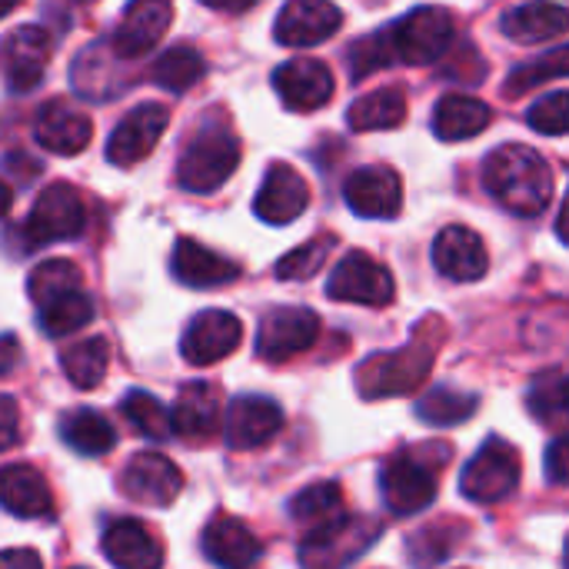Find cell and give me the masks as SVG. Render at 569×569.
<instances>
[{
	"label": "cell",
	"instance_id": "cell-4",
	"mask_svg": "<svg viewBox=\"0 0 569 569\" xmlns=\"http://www.w3.org/2000/svg\"><path fill=\"white\" fill-rule=\"evenodd\" d=\"M240 163V140L227 123H207L197 130L180 160H177V183L190 193H213L220 183L233 177Z\"/></svg>",
	"mask_w": 569,
	"mask_h": 569
},
{
	"label": "cell",
	"instance_id": "cell-5",
	"mask_svg": "<svg viewBox=\"0 0 569 569\" xmlns=\"http://www.w3.org/2000/svg\"><path fill=\"white\" fill-rule=\"evenodd\" d=\"M380 533H383V527L377 520L340 513L337 520L313 527L303 537L300 563H307V567H350L353 560H360L377 543Z\"/></svg>",
	"mask_w": 569,
	"mask_h": 569
},
{
	"label": "cell",
	"instance_id": "cell-31",
	"mask_svg": "<svg viewBox=\"0 0 569 569\" xmlns=\"http://www.w3.org/2000/svg\"><path fill=\"white\" fill-rule=\"evenodd\" d=\"M37 317H40V330L50 340H60L93 320V300L83 293V287H73V290H63V293L37 303Z\"/></svg>",
	"mask_w": 569,
	"mask_h": 569
},
{
	"label": "cell",
	"instance_id": "cell-16",
	"mask_svg": "<svg viewBox=\"0 0 569 569\" xmlns=\"http://www.w3.org/2000/svg\"><path fill=\"white\" fill-rule=\"evenodd\" d=\"M347 207L367 220H393L403 207L400 173L390 167H360L343 183Z\"/></svg>",
	"mask_w": 569,
	"mask_h": 569
},
{
	"label": "cell",
	"instance_id": "cell-50",
	"mask_svg": "<svg viewBox=\"0 0 569 569\" xmlns=\"http://www.w3.org/2000/svg\"><path fill=\"white\" fill-rule=\"evenodd\" d=\"M20 3H23V0H0V17H7V13H10V10H17Z\"/></svg>",
	"mask_w": 569,
	"mask_h": 569
},
{
	"label": "cell",
	"instance_id": "cell-10",
	"mask_svg": "<svg viewBox=\"0 0 569 569\" xmlns=\"http://www.w3.org/2000/svg\"><path fill=\"white\" fill-rule=\"evenodd\" d=\"M383 487V503L400 513V517H413L423 513L427 507H433L437 500V470L433 463L420 460L417 453H397L380 477Z\"/></svg>",
	"mask_w": 569,
	"mask_h": 569
},
{
	"label": "cell",
	"instance_id": "cell-23",
	"mask_svg": "<svg viewBox=\"0 0 569 569\" xmlns=\"http://www.w3.org/2000/svg\"><path fill=\"white\" fill-rule=\"evenodd\" d=\"M33 137H37V143L47 147L50 153L73 157V153H80V150L90 143L93 123H90L87 113L73 110L70 103H63V100H47V103L37 110Z\"/></svg>",
	"mask_w": 569,
	"mask_h": 569
},
{
	"label": "cell",
	"instance_id": "cell-19",
	"mask_svg": "<svg viewBox=\"0 0 569 569\" xmlns=\"http://www.w3.org/2000/svg\"><path fill=\"white\" fill-rule=\"evenodd\" d=\"M340 27L343 13L333 0H287L273 23V37L283 47H313L333 37Z\"/></svg>",
	"mask_w": 569,
	"mask_h": 569
},
{
	"label": "cell",
	"instance_id": "cell-14",
	"mask_svg": "<svg viewBox=\"0 0 569 569\" xmlns=\"http://www.w3.org/2000/svg\"><path fill=\"white\" fill-rule=\"evenodd\" d=\"M167 123H170V110L163 103H140V107H133L117 123V130L110 133V140H107V160L117 163V167L140 163L143 157L153 153V147L163 137Z\"/></svg>",
	"mask_w": 569,
	"mask_h": 569
},
{
	"label": "cell",
	"instance_id": "cell-44",
	"mask_svg": "<svg viewBox=\"0 0 569 569\" xmlns=\"http://www.w3.org/2000/svg\"><path fill=\"white\" fill-rule=\"evenodd\" d=\"M20 440V410L10 397L0 393V450L17 447Z\"/></svg>",
	"mask_w": 569,
	"mask_h": 569
},
{
	"label": "cell",
	"instance_id": "cell-8",
	"mask_svg": "<svg viewBox=\"0 0 569 569\" xmlns=\"http://www.w3.org/2000/svg\"><path fill=\"white\" fill-rule=\"evenodd\" d=\"M393 293L397 287H393L390 270L363 250L347 253L333 267L330 283H327V297L343 300V303H363V307H387L393 303Z\"/></svg>",
	"mask_w": 569,
	"mask_h": 569
},
{
	"label": "cell",
	"instance_id": "cell-17",
	"mask_svg": "<svg viewBox=\"0 0 569 569\" xmlns=\"http://www.w3.org/2000/svg\"><path fill=\"white\" fill-rule=\"evenodd\" d=\"M120 487H123V493L133 503H143V507H170L180 497V490H183V473L163 453H137L127 463V470L120 477Z\"/></svg>",
	"mask_w": 569,
	"mask_h": 569
},
{
	"label": "cell",
	"instance_id": "cell-32",
	"mask_svg": "<svg viewBox=\"0 0 569 569\" xmlns=\"http://www.w3.org/2000/svg\"><path fill=\"white\" fill-rule=\"evenodd\" d=\"M350 130L357 133H370V130H393L407 120V97L403 90L397 87H383V90H373L367 97H360L350 113Z\"/></svg>",
	"mask_w": 569,
	"mask_h": 569
},
{
	"label": "cell",
	"instance_id": "cell-1",
	"mask_svg": "<svg viewBox=\"0 0 569 569\" xmlns=\"http://www.w3.org/2000/svg\"><path fill=\"white\" fill-rule=\"evenodd\" d=\"M487 190L517 217H540L553 200L550 163L527 143H503L487 157Z\"/></svg>",
	"mask_w": 569,
	"mask_h": 569
},
{
	"label": "cell",
	"instance_id": "cell-29",
	"mask_svg": "<svg viewBox=\"0 0 569 569\" xmlns=\"http://www.w3.org/2000/svg\"><path fill=\"white\" fill-rule=\"evenodd\" d=\"M490 123H493L490 103H483L477 97H467V93H447L433 110V133L443 143L470 140V137L483 133Z\"/></svg>",
	"mask_w": 569,
	"mask_h": 569
},
{
	"label": "cell",
	"instance_id": "cell-22",
	"mask_svg": "<svg viewBox=\"0 0 569 569\" xmlns=\"http://www.w3.org/2000/svg\"><path fill=\"white\" fill-rule=\"evenodd\" d=\"M223 417V393L217 383L210 380H193L183 383L177 393V403L170 410L173 420V433H180L183 440H210L220 427Z\"/></svg>",
	"mask_w": 569,
	"mask_h": 569
},
{
	"label": "cell",
	"instance_id": "cell-40",
	"mask_svg": "<svg viewBox=\"0 0 569 569\" xmlns=\"http://www.w3.org/2000/svg\"><path fill=\"white\" fill-rule=\"evenodd\" d=\"M123 417L150 440H170L173 433V420H170V410L147 390H130L120 403Z\"/></svg>",
	"mask_w": 569,
	"mask_h": 569
},
{
	"label": "cell",
	"instance_id": "cell-7",
	"mask_svg": "<svg viewBox=\"0 0 569 569\" xmlns=\"http://www.w3.org/2000/svg\"><path fill=\"white\" fill-rule=\"evenodd\" d=\"M83 227H87V210H83L77 187L50 183L47 190L37 193L30 217L23 223V237H27V243L43 247V243H57V240H73L83 233Z\"/></svg>",
	"mask_w": 569,
	"mask_h": 569
},
{
	"label": "cell",
	"instance_id": "cell-49",
	"mask_svg": "<svg viewBox=\"0 0 569 569\" xmlns=\"http://www.w3.org/2000/svg\"><path fill=\"white\" fill-rule=\"evenodd\" d=\"M10 207H13V193H10V187H7V183L0 180V220H3L7 213H10Z\"/></svg>",
	"mask_w": 569,
	"mask_h": 569
},
{
	"label": "cell",
	"instance_id": "cell-27",
	"mask_svg": "<svg viewBox=\"0 0 569 569\" xmlns=\"http://www.w3.org/2000/svg\"><path fill=\"white\" fill-rule=\"evenodd\" d=\"M100 550L113 567L123 569H153L163 563V550L157 537L137 520H113L103 530Z\"/></svg>",
	"mask_w": 569,
	"mask_h": 569
},
{
	"label": "cell",
	"instance_id": "cell-26",
	"mask_svg": "<svg viewBox=\"0 0 569 569\" xmlns=\"http://www.w3.org/2000/svg\"><path fill=\"white\" fill-rule=\"evenodd\" d=\"M203 557L217 567L240 569L263 557V543L257 540L250 527L220 513L203 527Z\"/></svg>",
	"mask_w": 569,
	"mask_h": 569
},
{
	"label": "cell",
	"instance_id": "cell-11",
	"mask_svg": "<svg viewBox=\"0 0 569 569\" xmlns=\"http://www.w3.org/2000/svg\"><path fill=\"white\" fill-rule=\"evenodd\" d=\"M50 53H53V37L43 27H33V23L17 27L0 43V73H3V83L13 93L33 90L43 80V73H47Z\"/></svg>",
	"mask_w": 569,
	"mask_h": 569
},
{
	"label": "cell",
	"instance_id": "cell-13",
	"mask_svg": "<svg viewBox=\"0 0 569 569\" xmlns=\"http://www.w3.org/2000/svg\"><path fill=\"white\" fill-rule=\"evenodd\" d=\"M243 340V323L227 310H203L197 313L180 340V353L193 367H210L227 360Z\"/></svg>",
	"mask_w": 569,
	"mask_h": 569
},
{
	"label": "cell",
	"instance_id": "cell-30",
	"mask_svg": "<svg viewBox=\"0 0 569 569\" xmlns=\"http://www.w3.org/2000/svg\"><path fill=\"white\" fill-rule=\"evenodd\" d=\"M60 437L80 457H103L117 443L110 420L97 410H87V407H77L60 420Z\"/></svg>",
	"mask_w": 569,
	"mask_h": 569
},
{
	"label": "cell",
	"instance_id": "cell-36",
	"mask_svg": "<svg viewBox=\"0 0 569 569\" xmlns=\"http://www.w3.org/2000/svg\"><path fill=\"white\" fill-rule=\"evenodd\" d=\"M480 407L477 393H463L453 387H433L427 397H420L417 403V417L430 427H457L463 420H470Z\"/></svg>",
	"mask_w": 569,
	"mask_h": 569
},
{
	"label": "cell",
	"instance_id": "cell-39",
	"mask_svg": "<svg viewBox=\"0 0 569 569\" xmlns=\"http://www.w3.org/2000/svg\"><path fill=\"white\" fill-rule=\"evenodd\" d=\"M567 43H557L547 57H540V60H530V63H520L510 77H507V83H503V97H523L527 90H537L540 83H547V80H563L567 77Z\"/></svg>",
	"mask_w": 569,
	"mask_h": 569
},
{
	"label": "cell",
	"instance_id": "cell-45",
	"mask_svg": "<svg viewBox=\"0 0 569 569\" xmlns=\"http://www.w3.org/2000/svg\"><path fill=\"white\" fill-rule=\"evenodd\" d=\"M567 437L560 433L553 443H550V450H547V473H550V483L553 487H567L569 480V470H567Z\"/></svg>",
	"mask_w": 569,
	"mask_h": 569
},
{
	"label": "cell",
	"instance_id": "cell-28",
	"mask_svg": "<svg viewBox=\"0 0 569 569\" xmlns=\"http://www.w3.org/2000/svg\"><path fill=\"white\" fill-rule=\"evenodd\" d=\"M567 10L557 0H530L503 13L500 27L517 43H543L560 40L567 33Z\"/></svg>",
	"mask_w": 569,
	"mask_h": 569
},
{
	"label": "cell",
	"instance_id": "cell-47",
	"mask_svg": "<svg viewBox=\"0 0 569 569\" xmlns=\"http://www.w3.org/2000/svg\"><path fill=\"white\" fill-rule=\"evenodd\" d=\"M40 563H43V560H40V553H33V550H7V553H0V567L37 569Z\"/></svg>",
	"mask_w": 569,
	"mask_h": 569
},
{
	"label": "cell",
	"instance_id": "cell-3",
	"mask_svg": "<svg viewBox=\"0 0 569 569\" xmlns=\"http://www.w3.org/2000/svg\"><path fill=\"white\" fill-rule=\"evenodd\" d=\"M453 17L443 7H417L387 30L373 33L370 43L377 50L380 67H390L393 60L410 63V67H427L437 63L450 43H453Z\"/></svg>",
	"mask_w": 569,
	"mask_h": 569
},
{
	"label": "cell",
	"instance_id": "cell-33",
	"mask_svg": "<svg viewBox=\"0 0 569 569\" xmlns=\"http://www.w3.org/2000/svg\"><path fill=\"white\" fill-rule=\"evenodd\" d=\"M67 380L77 387V390H93L103 383L107 377V367H110V347L103 337H90V340H80L73 343L63 360H60Z\"/></svg>",
	"mask_w": 569,
	"mask_h": 569
},
{
	"label": "cell",
	"instance_id": "cell-2",
	"mask_svg": "<svg viewBox=\"0 0 569 569\" xmlns=\"http://www.w3.org/2000/svg\"><path fill=\"white\" fill-rule=\"evenodd\" d=\"M447 330L440 317H427L413 340L400 350L390 353H373L360 370H357V387L367 400H383V397H403L417 390L437 360V347L443 343Z\"/></svg>",
	"mask_w": 569,
	"mask_h": 569
},
{
	"label": "cell",
	"instance_id": "cell-15",
	"mask_svg": "<svg viewBox=\"0 0 569 569\" xmlns=\"http://www.w3.org/2000/svg\"><path fill=\"white\" fill-rule=\"evenodd\" d=\"M273 87L283 100L287 110L297 113H313L330 103L333 97V73L323 60L313 57H297L287 60L273 70Z\"/></svg>",
	"mask_w": 569,
	"mask_h": 569
},
{
	"label": "cell",
	"instance_id": "cell-24",
	"mask_svg": "<svg viewBox=\"0 0 569 569\" xmlns=\"http://www.w3.org/2000/svg\"><path fill=\"white\" fill-rule=\"evenodd\" d=\"M0 507L20 520H43L53 513V493L40 470L30 463H10L0 470Z\"/></svg>",
	"mask_w": 569,
	"mask_h": 569
},
{
	"label": "cell",
	"instance_id": "cell-12",
	"mask_svg": "<svg viewBox=\"0 0 569 569\" xmlns=\"http://www.w3.org/2000/svg\"><path fill=\"white\" fill-rule=\"evenodd\" d=\"M220 420H223V440L230 450H257L283 430L280 403L260 393H243L230 400Z\"/></svg>",
	"mask_w": 569,
	"mask_h": 569
},
{
	"label": "cell",
	"instance_id": "cell-34",
	"mask_svg": "<svg viewBox=\"0 0 569 569\" xmlns=\"http://www.w3.org/2000/svg\"><path fill=\"white\" fill-rule=\"evenodd\" d=\"M203 73H207V60L193 47H170L150 67V80L173 93H187L197 80H203Z\"/></svg>",
	"mask_w": 569,
	"mask_h": 569
},
{
	"label": "cell",
	"instance_id": "cell-43",
	"mask_svg": "<svg viewBox=\"0 0 569 569\" xmlns=\"http://www.w3.org/2000/svg\"><path fill=\"white\" fill-rule=\"evenodd\" d=\"M527 123L537 133H550V137H563L569 130V107L567 90H553L543 100H537L527 113Z\"/></svg>",
	"mask_w": 569,
	"mask_h": 569
},
{
	"label": "cell",
	"instance_id": "cell-25",
	"mask_svg": "<svg viewBox=\"0 0 569 569\" xmlns=\"http://www.w3.org/2000/svg\"><path fill=\"white\" fill-rule=\"evenodd\" d=\"M173 277L183 283V287H197V290H213V287H223V283H233L240 280V263L213 253L210 247L190 240V237H180L173 243Z\"/></svg>",
	"mask_w": 569,
	"mask_h": 569
},
{
	"label": "cell",
	"instance_id": "cell-6",
	"mask_svg": "<svg viewBox=\"0 0 569 569\" xmlns=\"http://www.w3.org/2000/svg\"><path fill=\"white\" fill-rule=\"evenodd\" d=\"M520 473H523V467H520L517 447H510L500 437H490L480 447V453L467 463V470L460 477V490L470 503L490 507V503L507 500L517 490Z\"/></svg>",
	"mask_w": 569,
	"mask_h": 569
},
{
	"label": "cell",
	"instance_id": "cell-21",
	"mask_svg": "<svg viewBox=\"0 0 569 569\" xmlns=\"http://www.w3.org/2000/svg\"><path fill=\"white\" fill-rule=\"evenodd\" d=\"M307 203H310V187L300 177V170H293L290 163H273L257 190L253 210L263 223L287 227L307 210Z\"/></svg>",
	"mask_w": 569,
	"mask_h": 569
},
{
	"label": "cell",
	"instance_id": "cell-18",
	"mask_svg": "<svg viewBox=\"0 0 569 569\" xmlns=\"http://www.w3.org/2000/svg\"><path fill=\"white\" fill-rule=\"evenodd\" d=\"M170 23H173L170 0H130L120 27L110 37V50L117 53V60H137L150 47H157V40L170 30Z\"/></svg>",
	"mask_w": 569,
	"mask_h": 569
},
{
	"label": "cell",
	"instance_id": "cell-42",
	"mask_svg": "<svg viewBox=\"0 0 569 569\" xmlns=\"http://www.w3.org/2000/svg\"><path fill=\"white\" fill-rule=\"evenodd\" d=\"M333 247V237H313L307 243H300L297 250H290L287 257L277 260V280H310L313 273H320V267L327 263Z\"/></svg>",
	"mask_w": 569,
	"mask_h": 569
},
{
	"label": "cell",
	"instance_id": "cell-35",
	"mask_svg": "<svg viewBox=\"0 0 569 569\" xmlns=\"http://www.w3.org/2000/svg\"><path fill=\"white\" fill-rule=\"evenodd\" d=\"M117 53L110 50V60L103 57V47L83 50L73 63V90L87 100H110L120 93V80L113 77Z\"/></svg>",
	"mask_w": 569,
	"mask_h": 569
},
{
	"label": "cell",
	"instance_id": "cell-48",
	"mask_svg": "<svg viewBox=\"0 0 569 569\" xmlns=\"http://www.w3.org/2000/svg\"><path fill=\"white\" fill-rule=\"evenodd\" d=\"M200 3L210 10H223V13H243V10L257 7L260 0H200Z\"/></svg>",
	"mask_w": 569,
	"mask_h": 569
},
{
	"label": "cell",
	"instance_id": "cell-9",
	"mask_svg": "<svg viewBox=\"0 0 569 569\" xmlns=\"http://www.w3.org/2000/svg\"><path fill=\"white\" fill-rule=\"evenodd\" d=\"M320 337V317L307 307H277L260 320L257 353L267 363H287L307 353Z\"/></svg>",
	"mask_w": 569,
	"mask_h": 569
},
{
	"label": "cell",
	"instance_id": "cell-46",
	"mask_svg": "<svg viewBox=\"0 0 569 569\" xmlns=\"http://www.w3.org/2000/svg\"><path fill=\"white\" fill-rule=\"evenodd\" d=\"M20 363V340L13 333H0V377L13 373Z\"/></svg>",
	"mask_w": 569,
	"mask_h": 569
},
{
	"label": "cell",
	"instance_id": "cell-37",
	"mask_svg": "<svg viewBox=\"0 0 569 569\" xmlns=\"http://www.w3.org/2000/svg\"><path fill=\"white\" fill-rule=\"evenodd\" d=\"M527 407H530V413H533L540 423L563 430V423H567V373H563L560 367L540 373V377L530 383Z\"/></svg>",
	"mask_w": 569,
	"mask_h": 569
},
{
	"label": "cell",
	"instance_id": "cell-41",
	"mask_svg": "<svg viewBox=\"0 0 569 569\" xmlns=\"http://www.w3.org/2000/svg\"><path fill=\"white\" fill-rule=\"evenodd\" d=\"M73 287H83V277H80V267L70 260H43L27 280V293L33 303H43L63 290H73Z\"/></svg>",
	"mask_w": 569,
	"mask_h": 569
},
{
	"label": "cell",
	"instance_id": "cell-20",
	"mask_svg": "<svg viewBox=\"0 0 569 569\" xmlns=\"http://www.w3.org/2000/svg\"><path fill=\"white\" fill-rule=\"evenodd\" d=\"M433 267L453 283L480 280L490 270V253H487L483 237L460 223L443 227L440 237L433 240Z\"/></svg>",
	"mask_w": 569,
	"mask_h": 569
},
{
	"label": "cell",
	"instance_id": "cell-38",
	"mask_svg": "<svg viewBox=\"0 0 569 569\" xmlns=\"http://www.w3.org/2000/svg\"><path fill=\"white\" fill-rule=\"evenodd\" d=\"M290 520L297 523H307L310 530L313 527H323L330 520H337L343 510V493H340V483H313L307 490H300L293 500H290Z\"/></svg>",
	"mask_w": 569,
	"mask_h": 569
}]
</instances>
